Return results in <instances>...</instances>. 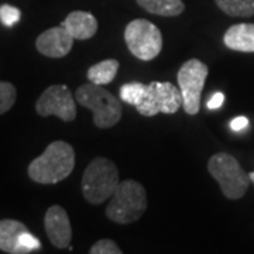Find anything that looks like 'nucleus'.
<instances>
[{"label":"nucleus","mask_w":254,"mask_h":254,"mask_svg":"<svg viewBox=\"0 0 254 254\" xmlns=\"http://www.w3.org/2000/svg\"><path fill=\"white\" fill-rule=\"evenodd\" d=\"M182 106V95L180 88L171 82H150L145 88L144 98L136 106L137 112L145 118L158 113L174 115Z\"/></svg>","instance_id":"obj_8"},{"label":"nucleus","mask_w":254,"mask_h":254,"mask_svg":"<svg viewBox=\"0 0 254 254\" xmlns=\"http://www.w3.org/2000/svg\"><path fill=\"white\" fill-rule=\"evenodd\" d=\"M223 100H225V95L223 93H220V92H216L208 102V109L210 110H215L219 109L220 106H222V103H223Z\"/></svg>","instance_id":"obj_23"},{"label":"nucleus","mask_w":254,"mask_h":254,"mask_svg":"<svg viewBox=\"0 0 254 254\" xmlns=\"http://www.w3.org/2000/svg\"><path fill=\"white\" fill-rule=\"evenodd\" d=\"M119 66H120V64L115 58L100 61V63L92 65L91 68L88 69V73H86L88 79H89V82H93L96 85H102V86L108 85L116 78Z\"/></svg>","instance_id":"obj_16"},{"label":"nucleus","mask_w":254,"mask_h":254,"mask_svg":"<svg viewBox=\"0 0 254 254\" xmlns=\"http://www.w3.org/2000/svg\"><path fill=\"white\" fill-rule=\"evenodd\" d=\"M208 171L227 199H240L249 190L250 177L233 155L227 153L212 155L208 161Z\"/></svg>","instance_id":"obj_5"},{"label":"nucleus","mask_w":254,"mask_h":254,"mask_svg":"<svg viewBox=\"0 0 254 254\" xmlns=\"http://www.w3.org/2000/svg\"><path fill=\"white\" fill-rule=\"evenodd\" d=\"M28 230L24 223L14 219L0 220V250L4 253L16 254L20 235Z\"/></svg>","instance_id":"obj_14"},{"label":"nucleus","mask_w":254,"mask_h":254,"mask_svg":"<svg viewBox=\"0 0 254 254\" xmlns=\"http://www.w3.org/2000/svg\"><path fill=\"white\" fill-rule=\"evenodd\" d=\"M17 98V91L13 83L0 81V115L9 112Z\"/></svg>","instance_id":"obj_19"},{"label":"nucleus","mask_w":254,"mask_h":254,"mask_svg":"<svg viewBox=\"0 0 254 254\" xmlns=\"http://www.w3.org/2000/svg\"><path fill=\"white\" fill-rule=\"evenodd\" d=\"M209 68L196 58L182 65L177 79L182 95V108L188 115H198L200 109V96L208 78Z\"/></svg>","instance_id":"obj_7"},{"label":"nucleus","mask_w":254,"mask_h":254,"mask_svg":"<svg viewBox=\"0 0 254 254\" xmlns=\"http://www.w3.org/2000/svg\"><path fill=\"white\" fill-rule=\"evenodd\" d=\"M128 51L141 61H151L163 50V34L160 28L145 18L130 21L125 30Z\"/></svg>","instance_id":"obj_6"},{"label":"nucleus","mask_w":254,"mask_h":254,"mask_svg":"<svg viewBox=\"0 0 254 254\" xmlns=\"http://www.w3.org/2000/svg\"><path fill=\"white\" fill-rule=\"evenodd\" d=\"M247 125H249V119L245 118V116H239V118L233 119V120L230 122V127H232V130H235V131L243 130L245 127H247Z\"/></svg>","instance_id":"obj_24"},{"label":"nucleus","mask_w":254,"mask_h":254,"mask_svg":"<svg viewBox=\"0 0 254 254\" xmlns=\"http://www.w3.org/2000/svg\"><path fill=\"white\" fill-rule=\"evenodd\" d=\"M249 177H250V181H252L254 184V173L249 174Z\"/></svg>","instance_id":"obj_25"},{"label":"nucleus","mask_w":254,"mask_h":254,"mask_svg":"<svg viewBox=\"0 0 254 254\" xmlns=\"http://www.w3.org/2000/svg\"><path fill=\"white\" fill-rule=\"evenodd\" d=\"M91 254H122V249L119 247L113 240L110 239H100L98 240L95 245L92 246L91 250H89Z\"/></svg>","instance_id":"obj_21"},{"label":"nucleus","mask_w":254,"mask_h":254,"mask_svg":"<svg viewBox=\"0 0 254 254\" xmlns=\"http://www.w3.org/2000/svg\"><path fill=\"white\" fill-rule=\"evenodd\" d=\"M227 48L239 53H254V24L240 23L235 24L223 36Z\"/></svg>","instance_id":"obj_13"},{"label":"nucleus","mask_w":254,"mask_h":254,"mask_svg":"<svg viewBox=\"0 0 254 254\" xmlns=\"http://www.w3.org/2000/svg\"><path fill=\"white\" fill-rule=\"evenodd\" d=\"M137 4L145 11L163 16V17H175L182 14L185 4L182 0H136Z\"/></svg>","instance_id":"obj_15"},{"label":"nucleus","mask_w":254,"mask_h":254,"mask_svg":"<svg viewBox=\"0 0 254 254\" xmlns=\"http://www.w3.org/2000/svg\"><path fill=\"white\" fill-rule=\"evenodd\" d=\"M21 17V11L14 7V6H10V4H3L0 6V21L7 26L11 27L17 23L18 20Z\"/></svg>","instance_id":"obj_22"},{"label":"nucleus","mask_w":254,"mask_h":254,"mask_svg":"<svg viewBox=\"0 0 254 254\" xmlns=\"http://www.w3.org/2000/svg\"><path fill=\"white\" fill-rule=\"evenodd\" d=\"M147 192L140 182L126 180L119 184L106 208V216L118 223L128 225L137 222L147 210Z\"/></svg>","instance_id":"obj_3"},{"label":"nucleus","mask_w":254,"mask_h":254,"mask_svg":"<svg viewBox=\"0 0 254 254\" xmlns=\"http://www.w3.org/2000/svg\"><path fill=\"white\" fill-rule=\"evenodd\" d=\"M41 247V243L38 242V239L34 237L28 230L23 232L17 242V249H16V254H27L38 250Z\"/></svg>","instance_id":"obj_20"},{"label":"nucleus","mask_w":254,"mask_h":254,"mask_svg":"<svg viewBox=\"0 0 254 254\" xmlns=\"http://www.w3.org/2000/svg\"><path fill=\"white\" fill-rule=\"evenodd\" d=\"M44 226H46L47 236L54 247L57 249L69 247L72 239V229H71L68 213L63 206L53 205L47 210L44 216Z\"/></svg>","instance_id":"obj_10"},{"label":"nucleus","mask_w":254,"mask_h":254,"mask_svg":"<svg viewBox=\"0 0 254 254\" xmlns=\"http://www.w3.org/2000/svg\"><path fill=\"white\" fill-rule=\"evenodd\" d=\"M75 99L93 113V123L99 128H110L118 125L123 115L122 102L102 85L93 82L81 85L75 92Z\"/></svg>","instance_id":"obj_2"},{"label":"nucleus","mask_w":254,"mask_h":254,"mask_svg":"<svg viewBox=\"0 0 254 254\" xmlns=\"http://www.w3.org/2000/svg\"><path fill=\"white\" fill-rule=\"evenodd\" d=\"M75 167V151L72 145L65 141H54L44 153L34 158L28 165V177L31 181L43 185L58 184L68 178Z\"/></svg>","instance_id":"obj_1"},{"label":"nucleus","mask_w":254,"mask_h":254,"mask_svg":"<svg viewBox=\"0 0 254 254\" xmlns=\"http://www.w3.org/2000/svg\"><path fill=\"white\" fill-rule=\"evenodd\" d=\"M37 113L43 118L57 116L63 122L76 118V99L65 85H53L41 93L36 103Z\"/></svg>","instance_id":"obj_9"},{"label":"nucleus","mask_w":254,"mask_h":254,"mask_svg":"<svg viewBox=\"0 0 254 254\" xmlns=\"http://www.w3.org/2000/svg\"><path fill=\"white\" fill-rule=\"evenodd\" d=\"M145 88L147 85L141 83V82H130L126 85H122L120 86V99L122 102H126L128 105H133L137 106L141 99L144 98Z\"/></svg>","instance_id":"obj_18"},{"label":"nucleus","mask_w":254,"mask_h":254,"mask_svg":"<svg viewBox=\"0 0 254 254\" xmlns=\"http://www.w3.org/2000/svg\"><path fill=\"white\" fill-rule=\"evenodd\" d=\"M73 40L75 38L63 24L58 27L48 28L37 37V51L50 58H63L72 50Z\"/></svg>","instance_id":"obj_11"},{"label":"nucleus","mask_w":254,"mask_h":254,"mask_svg":"<svg viewBox=\"0 0 254 254\" xmlns=\"http://www.w3.org/2000/svg\"><path fill=\"white\" fill-rule=\"evenodd\" d=\"M119 184V171L115 163L96 157L86 167L82 177L83 198L92 205H100L112 198Z\"/></svg>","instance_id":"obj_4"},{"label":"nucleus","mask_w":254,"mask_h":254,"mask_svg":"<svg viewBox=\"0 0 254 254\" xmlns=\"http://www.w3.org/2000/svg\"><path fill=\"white\" fill-rule=\"evenodd\" d=\"M218 7L230 17L254 16V0H215Z\"/></svg>","instance_id":"obj_17"},{"label":"nucleus","mask_w":254,"mask_h":254,"mask_svg":"<svg viewBox=\"0 0 254 254\" xmlns=\"http://www.w3.org/2000/svg\"><path fill=\"white\" fill-rule=\"evenodd\" d=\"M61 24L69 31V34L75 40H81V41L89 40L98 31L96 17L88 11H81V10L71 11Z\"/></svg>","instance_id":"obj_12"}]
</instances>
